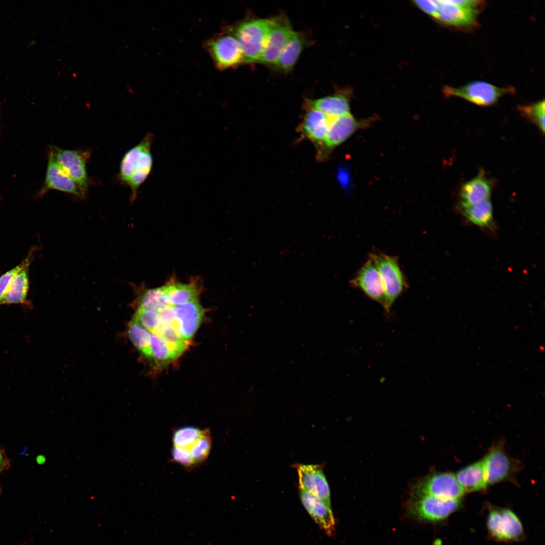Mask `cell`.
Listing matches in <instances>:
<instances>
[{"label":"cell","mask_w":545,"mask_h":545,"mask_svg":"<svg viewBox=\"0 0 545 545\" xmlns=\"http://www.w3.org/2000/svg\"><path fill=\"white\" fill-rule=\"evenodd\" d=\"M153 139V134L148 133L138 144L126 152L121 160L119 178L131 190V202L137 198L139 187L151 171L153 160L151 147Z\"/></svg>","instance_id":"6da1fadb"},{"label":"cell","mask_w":545,"mask_h":545,"mask_svg":"<svg viewBox=\"0 0 545 545\" xmlns=\"http://www.w3.org/2000/svg\"><path fill=\"white\" fill-rule=\"evenodd\" d=\"M274 17L250 19L229 28L239 43L244 63L259 62Z\"/></svg>","instance_id":"7a4b0ae2"},{"label":"cell","mask_w":545,"mask_h":545,"mask_svg":"<svg viewBox=\"0 0 545 545\" xmlns=\"http://www.w3.org/2000/svg\"><path fill=\"white\" fill-rule=\"evenodd\" d=\"M373 260L381 276L385 290V311L389 313L396 300L406 290L408 285L398 258L383 252H371Z\"/></svg>","instance_id":"3957f363"},{"label":"cell","mask_w":545,"mask_h":545,"mask_svg":"<svg viewBox=\"0 0 545 545\" xmlns=\"http://www.w3.org/2000/svg\"><path fill=\"white\" fill-rule=\"evenodd\" d=\"M460 499L444 500L425 494H412L409 513L419 520L435 522L444 520L460 507Z\"/></svg>","instance_id":"277c9868"},{"label":"cell","mask_w":545,"mask_h":545,"mask_svg":"<svg viewBox=\"0 0 545 545\" xmlns=\"http://www.w3.org/2000/svg\"><path fill=\"white\" fill-rule=\"evenodd\" d=\"M512 90V88L499 87L485 81H474L459 87L446 86L444 93L449 97H457L479 106H488Z\"/></svg>","instance_id":"5b68a950"},{"label":"cell","mask_w":545,"mask_h":545,"mask_svg":"<svg viewBox=\"0 0 545 545\" xmlns=\"http://www.w3.org/2000/svg\"><path fill=\"white\" fill-rule=\"evenodd\" d=\"M91 152L88 150L66 149L53 145L49 147L48 152L62 170L87 194L89 179L86 162Z\"/></svg>","instance_id":"8992f818"},{"label":"cell","mask_w":545,"mask_h":545,"mask_svg":"<svg viewBox=\"0 0 545 545\" xmlns=\"http://www.w3.org/2000/svg\"><path fill=\"white\" fill-rule=\"evenodd\" d=\"M465 491L456 475L450 472L432 474L417 483L412 494H425L444 500L460 499Z\"/></svg>","instance_id":"52a82bcc"},{"label":"cell","mask_w":545,"mask_h":545,"mask_svg":"<svg viewBox=\"0 0 545 545\" xmlns=\"http://www.w3.org/2000/svg\"><path fill=\"white\" fill-rule=\"evenodd\" d=\"M295 32L286 16L274 17L259 62L274 66Z\"/></svg>","instance_id":"ba28073f"},{"label":"cell","mask_w":545,"mask_h":545,"mask_svg":"<svg viewBox=\"0 0 545 545\" xmlns=\"http://www.w3.org/2000/svg\"><path fill=\"white\" fill-rule=\"evenodd\" d=\"M206 46L219 69H227L244 63L239 43L231 34L210 39Z\"/></svg>","instance_id":"9c48e42d"},{"label":"cell","mask_w":545,"mask_h":545,"mask_svg":"<svg viewBox=\"0 0 545 545\" xmlns=\"http://www.w3.org/2000/svg\"><path fill=\"white\" fill-rule=\"evenodd\" d=\"M487 484L511 479L518 469L517 464L500 445L490 449L482 459Z\"/></svg>","instance_id":"30bf717a"},{"label":"cell","mask_w":545,"mask_h":545,"mask_svg":"<svg viewBox=\"0 0 545 545\" xmlns=\"http://www.w3.org/2000/svg\"><path fill=\"white\" fill-rule=\"evenodd\" d=\"M350 284L351 287L360 290L369 298L384 307L383 282L374 263L369 257L351 280Z\"/></svg>","instance_id":"8fae6325"},{"label":"cell","mask_w":545,"mask_h":545,"mask_svg":"<svg viewBox=\"0 0 545 545\" xmlns=\"http://www.w3.org/2000/svg\"><path fill=\"white\" fill-rule=\"evenodd\" d=\"M477 15L454 4L452 0L437 1L431 17L442 24L459 29H469L477 25Z\"/></svg>","instance_id":"7c38bea8"},{"label":"cell","mask_w":545,"mask_h":545,"mask_svg":"<svg viewBox=\"0 0 545 545\" xmlns=\"http://www.w3.org/2000/svg\"><path fill=\"white\" fill-rule=\"evenodd\" d=\"M297 472L299 489L313 495L331 508L330 488L321 466L300 464Z\"/></svg>","instance_id":"4fadbf2b"},{"label":"cell","mask_w":545,"mask_h":545,"mask_svg":"<svg viewBox=\"0 0 545 545\" xmlns=\"http://www.w3.org/2000/svg\"><path fill=\"white\" fill-rule=\"evenodd\" d=\"M51 190L70 194L80 199L84 198L87 195L62 170L54 159L48 154L45 180L39 195H43Z\"/></svg>","instance_id":"5bb4252c"},{"label":"cell","mask_w":545,"mask_h":545,"mask_svg":"<svg viewBox=\"0 0 545 545\" xmlns=\"http://www.w3.org/2000/svg\"><path fill=\"white\" fill-rule=\"evenodd\" d=\"M175 326L182 337L187 341L192 339L201 324L204 311L198 299L174 306Z\"/></svg>","instance_id":"9a60e30c"},{"label":"cell","mask_w":545,"mask_h":545,"mask_svg":"<svg viewBox=\"0 0 545 545\" xmlns=\"http://www.w3.org/2000/svg\"><path fill=\"white\" fill-rule=\"evenodd\" d=\"M301 501L314 520L325 531L332 535L335 530V521L332 509L321 499L299 489Z\"/></svg>","instance_id":"2e32d148"},{"label":"cell","mask_w":545,"mask_h":545,"mask_svg":"<svg viewBox=\"0 0 545 545\" xmlns=\"http://www.w3.org/2000/svg\"><path fill=\"white\" fill-rule=\"evenodd\" d=\"M358 124L350 113L330 119L322 145L332 149L341 144L356 130Z\"/></svg>","instance_id":"e0dca14e"},{"label":"cell","mask_w":545,"mask_h":545,"mask_svg":"<svg viewBox=\"0 0 545 545\" xmlns=\"http://www.w3.org/2000/svg\"><path fill=\"white\" fill-rule=\"evenodd\" d=\"M492 189L491 180L484 173L480 172L461 187L460 204L472 205L489 199Z\"/></svg>","instance_id":"ac0fdd59"},{"label":"cell","mask_w":545,"mask_h":545,"mask_svg":"<svg viewBox=\"0 0 545 545\" xmlns=\"http://www.w3.org/2000/svg\"><path fill=\"white\" fill-rule=\"evenodd\" d=\"M330 119L318 110L309 108L300 126L301 131L311 141L322 146L326 135Z\"/></svg>","instance_id":"d6986e66"},{"label":"cell","mask_w":545,"mask_h":545,"mask_svg":"<svg viewBox=\"0 0 545 545\" xmlns=\"http://www.w3.org/2000/svg\"><path fill=\"white\" fill-rule=\"evenodd\" d=\"M456 476L465 492L482 490L487 485L482 460L460 470Z\"/></svg>","instance_id":"ffe728a7"},{"label":"cell","mask_w":545,"mask_h":545,"mask_svg":"<svg viewBox=\"0 0 545 545\" xmlns=\"http://www.w3.org/2000/svg\"><path fill=\"white\" fill-rule=\"evenodd\" d=\"M306 44L307 39L303 34L295 32L281 52L274 66L285 72L291 71Z\"/></svg>","instance_id":"44dd1931"},{"label":"cell","mask_w":545,"mask_h":545,"mask_svg":"<svg viewBox=\"0 0 545 545\" xmlns=\"http://www.w3.org/2000/svg\"><path fill=\"white\" fill-rule=\"evenodd\" d=\"M309 108L318 110L332 118L349 113V100L344 94H337L307 101Z\"/></svg>","instance_id":"7402d4cb"},{"label":"cell","mask_w":545,"mask_h":545,"mask_svg":"<svg viewBox=\"0 0 545 545\" xmlns=\"http://www.w3.org/2000/svg\"><path fill=\"white\" fill-rule=\"evenodd\" d=\"M197 284L196 282L183 284L170 281L162 287L169 303L177 306L198 299L199 289Z\"/></svg>","instance_id":"603a6c76"},{"label":"cell","mask_w":545,"mask_h":545,"mask_svg":"<svg viewBox=\"0 0 545 545\" xmlns=\"http://www.w3.org/2000/svg\"><path fill=\"white\" fill-rule=\"evenodd\" d=\"M29 266L25 267L15 277L7 293L0 301V305L18 304L29 306L30 303L27 300V295L29 287Z\"/></svg>","instance_id":"cb8c5ba5"},{"label":"cell","mask_w":545,"mask_h":545,"mask_svg":"<svg viewBox=\"0 0 545 545\" xmlns=\"http://www.w3.org/2000/svg\"><path fill=\"white\" fill-rule=\"evenodd\" d=\"M499 540L513 541L520 539L524 531L517 516L511 510L501 509Z\"/></svg>","instance_id":"d4e9b609"},{"label":"cell","mask_w":545,"mask_h":545,"mask_svg":"<svg viewBox=\"0 0 545 545\" xmlns=\"http://www.w3.org/2000/svg\"><path fill=\"white\" fill-rule=\"evenodd\" d=\"M464 215L475 225L482 227H488L493 221V207L489 199L472 205H459Z\"/></svg>","instance_id":"484cf974"},{"label":"cell","mask_w":545,"mask_h":545,"mask_svg":"<svg viewBox=\"0 0 545 545\" xmlns=\"http://www.w3.org/2000/svg\"><path fill=\"white\" fill-rule=\"evenodd\" d=\"M137 291V308L152 309L157 311L170 305L168 301L162 286L154 289Z\"/></svg>","instance_id":"4316f807"},{"label":"cell","mask_w":545,"mask_h":545,"mask_svg":"<svg viewBox=\"0 0 545 545\" xmlns=\"http://www.w3.org/2000/svg\"><path fill=\"white\" fill-rule=\"evenodd\" d=\"M128 335L131 342L142 355L151 358L150 346L151 333L134 318L129 323Z\"/></svg>","instance_id":"83f0119b"},{"label":"cell","mask_w":545,"mask_h":545,"mask_svg":"<svg viewBox=\"0 0 545 545\" xmlns=\"http://www.w3.org/2000/svg\"><path fill=\"white\" fill-rule=\"evenodd\" d=\"M154 334L160 336L170 349L175 359L185 350L188 341L184 340L174 325L161 323Z\"/></svg>","instance_id":"f1b7e54d"},{"label":"cell","mask_w":545,"mask_h":545,"mask_svg":"<svg viewBox=\"0 0 545 545\" xmlns=\"http://www.w3.org/2000/svg\"><path fill=\"white\" fill-rule=\"evenodd\" d=\"M544 100L520 105L518 110L521 115L536 125L542 134L544 133Z\"/></svg>","instance_id":"f546056e"},{"label":"cell","mask_w":545,"mask_h":545,"mask_svg":"<svg viewBox=\"0 0 545 545\" xmlns=\"http://www.w3.org/2000/svg\"><path fill=\"white\" fill-rule=\"evenodd\" d=\"M36 247H32L25 258L17 266L6 271L0 277V301L7 293L11 284L17 274L25 267L30 266L32 262Z\"/></svg>","instance_id":"4dcf8cb0"},{"label":"cell","mask_w":545,"mask_h":545,"mask_svg":"<svg viewBox=\"0 0 545 545\" xmlns=\"http://www.w3.org/2000/svg\"><path fill=\"white\" fill-rule=\"evenodd\" d=\"M150 346L151 358L157 364L165 365L175 359L169 347L160 336L151 333Z\"/></svg>","instance_id":"1f68e13d"},{"label":"cell","mask_w":545,"mask_h":545,"mask_svg":"<svg viewBox=\"0 0 545 545\" xmlns=\"http://www.w3.org/2000/svg\"><path fill=\"white\" fill-rule=\"evenodd\" d=\"M203 430L193 426H185L175 431L173 441L174 447L189 449L198 440Z\"/></svg>","instance_id":"d6a6232c"},{"label":"cell","mask_w":545,"mask_h":545,"mask_svg":"<svg viewBox=\"0 0 545 545\" xmlns=\"http://www.w3.org/2000/svg\"><path fill=\"white\" fill-rule=\"evenodd\" d=\"M211 442L209 431L203 430L201 437L189 449L194 465L200 464L206 460L210 452Z\"/></svg>","instance_id":"836d02e7"},{"label":"cell","mask_w":545,"mask_h":545,"mask_svg":"<svg viewBox=\"0 0 545 545\" xmlns=\"http://www.w3.org/2000/svg\"><path fill=\"white\" fill-rule=\"evenodd\" d=\"M133 318L152 334L161 323L158 312L152 309L137 308Z\"/></svg>","instance_id":"e575fe53"},{"label":"cell","mask_w":545,"mask_h":545,"mask_svg":"<svg viewBox=\"0 0 545 545\" xmlns=\"http://www.w3.org/2000/svg\"><path fill=\"white\" fill-rule=\"evenodd\" d=\"M172 456L174 460L184 466L190 467L194 465L188 449L174 447L172 450Z\"/></svg>","instance_id":"d590c367"},{"label":"cell","mask_w":545,"mask_h":545,"mask_svg":"<svg viewBox=\"0 0 545 545\" xmlns=\"http://www.w3.org/2000/svg\"><path fill=\"white\" fill-rule=\"evenodd\" d=\"M157 311L158 312L162 323L166 325L172 324L175 325L176 316L174 306L170 305Z\"/></svg>","instance_id":"8d00e7d4"},{"label":"cell","mask_w":545,"mask_h":545,"mask_svg":"<svg viewBox=\"0 0 545 545\" xmlns=\"http://www.w3.org/2000/svg\"><path fill=\"white\" fill-rule=\"evenodd\" d=\"M10 466V461L6 453L0 449V474Z\"/></svg>","instance_id":"74e56055"},{"label":"cell","mask_w":545,"mask_h":545,"mask_svg":"<svg viewBox=\"0 0 545 545\" xmlns=\"http://www.w3.org/2000/svg\"><path fill=\"white\" fill-rule=\"evenodd\" d=\"M1 492V486H0V493Z\"/></svg>","instance_id":"f35d334b"}]
</instances>
